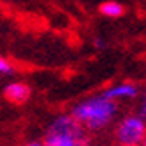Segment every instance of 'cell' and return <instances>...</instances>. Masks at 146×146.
Masks as SVG:
<instances>
[{"label":"cell","instance_id":"cell-5","mask_svg":"<svg viewBox=\"0 0 146 146\" xmlns=\"http://www.w3.org/2000/svg\"><path fill=\"white\" fill-rule=\"evenodd\" d=\"M32 96V87L23 80H11L4 86V98L13 105H23Z\"/></svg>","mask_w":146,"mask_h":146},{"label":"cell","instance_id":"cell-12","mask_svg":"<svg viewBox=\"0 0 146 146\" xmlns=\"http://www.w3.org/2000/svg\"><path fill=\"white\" fill-rule=\"evenodd\" d=\"M116 146H123V144H116ZM141 146H143V144H141Z\"/></svg>","mask_w":146,"mask_h":146},{"label":"cell","instance_id":"cell-11","mask_svg":"<svg viewBox=\"0 0 146 146\" xmlns=\"http://www.w3.org/2000/svg\"><path fill=\"white\" fill-rule=\"evenodd\" d=\"M143 146H146V139H144V143H143Z\"/></svg>","mask_w":146,"mask_h":146},{"label":"cell","instance_id":"cell-2","mask_svg":"<svg viewBox=\"0 0 146 146\" xmlns=\"http://www.w3.org/2000/svg\"><path fill=\"white\" fill-rule=\"evenodd\" d=\"M91 134L70 112L57 114L46 125L41 146H89Z\"/></svg>","mask_w":146,"mask_h":146},{"label":"cell","instance_id":"cell-4","mask_svg":"<svg viewBox=\"0 0 146 146\" xmlns=\"http://www.w3.org/2000/svg\"><path fill=\"white\" fill-rule=\"evenodd\" d=\"M102 94L107 96L109 100L116 102L118 105L132 104L141 96V87L137 82H132V80H121V82H114L109 87H105Z\"/></svg>","mask_w":146,"mask_h":146},{"label":"cell","instance_id":"cell-10","mask_svg":"<svg viewBox=\"0 0 146 146\" xmlns=\"http://www.w3.org/2000/svg\"><path fill=\"white\" fill-rule=\"evenodd\" d=\"M21 146H41V141H29L25 144H21Z\"/></svg>","mask_w":146,"mask_h":146},{"label":"cell","instance_id":"cell-1","mask_svg":"<svg viewBox=\"0 0 146 146\" xmlns=\"http://www.w3.org/2000/svg\"><path fill=\"white\" fill-rule=\"evenodd\" d=\"M70 114L82 125L87 134H100L109 130L119 118V105L98 93L77 102Z\"/></svg>","mask_w":146,"mask_h":146},{"label":"cell","instance_id":"cell-7","mask_svg":"<svg viewBox=\"0 0 146 146\" xmlns=\"http://www.w3.org/2000/svg\"><path fill=\"white\" fill-rule=\"evenodd\" d=\"M14 73H16V66H14L5 55L0 54V75L2 77H13Z\"/></svg>","mask_w":146,"mask_h":146},{"label":"cell","instance_id":"cell-6","mask_svg":"<svg viewBox=\"0 0 146 146\" xmlns=\"http://www.w3.org/2000/svg\"><path fill=\"white\" fill-rule=\"evenodd\" d=\"M98 11H100L102 16H105L109 20H118L125 14V7L119 2H116V0H105V2L100 4Z\"/></svg>","mask_w":146,"mask_h":146},{"label":"cell","instance_id":"cell-9","mask_svg":"<svg viewBox=\"0 0 146 146\" xmlns=\"http://www.w3.org/2000/svg\"><path fill=\"white\" fill-rule=\"evenodd\" d=\"M93 43H94V46H96V48H105V46H107L105 39H102V38H94Z\"/></svg>","mask_w":146,"mask_h":146},{"label":"cell","instance_id":"cell-3","mask_svg":"<svg viewBox=\"0 0 146 146\" xmlns=\"http://www.w3.org/2000/svg\"><path fill=\"white\" fill-rule=\"evenodd\" d=\"M112 139L123 146H141L146 139V119L137 112H127L112 125Z\"/></svg>","mask_w":146,"mask_h":146},{"label":"cell","instance_id":"cell-8","mask_svg":"<svg viewBox=\"0 0 146 146\" xmlns=\"http://www.w3.org/2000/svg\"><path fill=\"white\" fill-rule=\"evenodd\" d=\"M135 104H137L135 112L139 114L141 118H144V119H146V93H144V94H141V96L135 100Z\"/></svg>","mask_w":146,"mask_h":146}]
</instances>
